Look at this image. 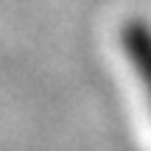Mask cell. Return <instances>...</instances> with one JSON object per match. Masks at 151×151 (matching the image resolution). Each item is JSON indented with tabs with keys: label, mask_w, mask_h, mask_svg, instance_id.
I'll return each instance as SVG.
<instances>
[{
	"label": "cell",
	"mask_w": 151,
	"mask_h": 151,
	"mask_svg": "<svg viewBox=\"0 0 151 151\" xmlns=\"http://www.w3.org/2000/svg\"><path fill=\"white\" fill-rule=\"evenodd\" d=\"M120 45L126 56L132 59L140 81L146 84L148 98H151V25L146 20H126L120 28Z\"/></svg>",
	"instance_id": "obj_1"
}]
</instances>
